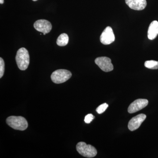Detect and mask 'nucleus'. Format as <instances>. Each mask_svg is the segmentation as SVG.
<instances>
[{
    "label": "nucleus",
    "mask_w": 158,
    "mask_h": 158,
    "mask_svg": "<svg viewBox=\"0 0 158 158\" xmlns=\"http://www.w3.org/2000/svg\"><path fill=\"white\" fill-rule=\"evenodd\" d=\"M108 106H109V105L107 104L106 103L102 104L100 106H99L97 108V112L98 114H102V113H103L106 111V110L107 109Z\"/></svg>",
    "instance_id": "obj_14"
},
{
    "label": "nucleus",
    "mask_w": 158,
    "mask_h": 158,
    "mask_svg": "<svg viewBox=\"0 0 158 158\" xmlns=\"http://www.w3.org/2000/svg\"><path fill=\"white\" fill-rule=\"evenodd\" d=\"M5 72V62L2 58H0V78L4 75Z\"/></svg>",
    "instance_id": "obj_15"
},
{
    "label": "nucleus",
    "mask_w": 158,
    "mask_h": 158,
    "mask_svg": "<svg viewBox=\"0 0 158 158\" xmlns=\"http://www.w3.org/2000/svg\"><path fill=\"white\" fill-rule=\"evenodd\" d=\"M125 2L130 8L137 11L143 10L147 6L146 0H125Z\"/></svg>",
    "instance_id": "obj_10"
},
{
    "label": "nucleus",
    "mask_w": 158,
    "mask_h": 158,
    "mask_svg": "<svg viewBox=\"0 0 158 158\" xmlns=\"http://www.w3.org/2000/svg\"><path fill=\"white\" fill-rule=\"evenodd\" d=\"M69 38L67 34L65 33L61 34L57 40V44L59 46H65L69 42Z\"/></svg>",
    "instance_id": "obj_12"
},
{
    "label": "nucleus",
    "mask_w": 158,
    "mask_h": 158,
    "mask_svg": "<svg viewBox=\"0 0 158 158\" xmlns=\"http://www.w3.org/2000/svg\"><path fill=\"white\" fill-rule=\"evenodd\" d=\"M95 62L102 70L106 72H109L113 69L111 59L108 57H98L95 59Z\"/></svg>",
    "instance_id": "obj_5"
},
{
    "label": "nucleus",
    "mask_w": 158,
    "mask_h": 158,
    "mask_svg": "<svg viewBox=\"0 0 158 158\" xmlns=\"http://www.w3.org/2000/svg\"><path fill=\"white\" fill-rule=\"evenodd\" d=\"M76 148L79 154L87 158H93L97 154L96 148L90 144L84 142H80L77 144Z\"/></svg>",
    "instance_id": "obj_3"
},
{
    "label": "nucleus",
    "mask_w": 158,
    "mask_h": 158,
    "mask_svg": "<svg viewBox=\"0 0 158 158\" xmlns=\"http://www.w3.org/2000/svg\"><path fill=\"white\" fill-rule=\"evenodd\" d=\"M115 37L113 29L108 27L103 31L100 36V41L102 44L108 45L114 42Z\"/></svg>",
    "instance_id": "obj_6"
},
{
    "label": "nucleus",
    "mask_w": 158,
    "mask_h": 158,
    "mask_svg": "<svg viewBox=\"0 0 158 158\" xmlns=\"http://www.w3.org/2000/svg\"><path fill=\"white\" fill-rule=\"evenodd\" d=\"M15 60L18 67L20 70L27 69L30 64V56L27 50L24 48L19 49L15 56Z\"/></svg>",
    "instance_id": "obj_1"
},
{
    "label": "nucleus",
    "mask_w": 158,
    "mask_h": 158,
    "mask_svg": "<svg viewBox=\"0 0 158 158\" xmlns=\"http://www.w3.org/2000/svg\"><path fill=\"white\" fill-rule=\"evenodd\" d=\"M144 66L146 68L150 69H158V62L154 60L147 61L144 63Z\"/></svg>",
    "instance_id": "obj_13"
},
{
    "label": "nucleus",
    "mask_w": 158,
    "mask_h": 158,
    "mask_svg": "<svg viewBox=\"0 0 158 158\" xmlns=\"http://www.w3.org/2000/svg\"><path fill=\"white\" fill-rule=\"evenodd\" d=\"M146 118V116L144 114H140L133 117L129 122L128 125L129 129L131 131L138 129Z\"/></svg>",
    "instance_id": "obj_9"
},
{
    "label": "nucleus",
    "mask_w": 158,
    "mask_h": 158,
    "mask_svg": "<svg viewBox=\"0 0 158 158\" xmlns=\"http://www.w3.org/2000/svg\"><path fill=\"white\" fill-rule=\"evenodd\" d=\"M148 101L145 99H138L133 102L129 106L128 112L133 113L144 109L148 105Z\"/></svg>",
    "instance_id": "obj_8"
},
{
    "label": "nucleus",
    "mask_w": 158,
    "mask_h": 158,
    "mask_svg": "<svg viewBox=\"0 0 158 158\" xmlns=\"http://www.w3.org/2000/svg\"><path fill=\"white\" fill-rule=\"evenodd\" d=\"M6 123L15 130L24 131L28 127L27 121L22 116H9L6 119Z\"/></svg>",
    "instance_id": "obj_2"
},
{
    "label": "nucleus",
    "mask_w": 158,
    "mask_h": 158,
    "mask_svg": "<svg viewBox=\"0 0 158 158\" xmlns=\"http://www.w3.org/2000/svg\"><path fill=\"white\" fill-rule=\"evenodd\" d=\"M71 77L72 73L69 71L61 69L53 72L51 75V77L54 83L59 84L66 82Z\"/></svg>",
    "instance_id": "obj_4"
},
{
    "label": "nucleus",
    "mask_w": 158,
    "mask_h": 158,
    "mask_svg": "<svg viewBox=\"0 0 158 158\" xmlns=\"http://www.w3.org/2000/svg\"><path fill=\"white\" fill-rule=\"evenodd\" d=\"M34 28L43 34H48L51 31L52 26L50 22L45 19H40L35 22Z\"/></svg>",
    "instance_id": "obj_7"
},
{
    "label": "nucleus",
    "mask_w": 158,
    "mask_h": 158,
    "mask_svg": "<svg viewBox=\"0 0 158 158\" xmlns=\"http://www.w3.org/2000/svg\"><path fill=\"white\" fill-rule=\"evenodd\" d=\"M94 118V116L92 114H88L85 117V122L86 123L89 124Z\"/></svg>",
    "instance_id": "obj_16"
},
{
    "label": "nucleus",
    "mask_w": 158,
    "mask_h": 158,
    "mask_svg": "<svg viewBox=\"0 0 158 158\" xmlns=\"http://www.w3.org/2000/svg\"><path fill=\"white\" fill-rule=\"evenodd\" d=\"M32 1H34V2H35V1H37V0H32Z\"/></svg>",
    "instance_id": "obj_18"
},
{
    "label": "nucleus",
    "mask_w": 158,
    "mask_h": 158,
    "mask_svg": "<svg viewBox=\"0 0 158 158\" xmlns=\"http://www.w3.org/2000/svg\"><path fill=\"white\" fill-rule=\"evenodd\" d=\"M158 34V22L153 21L150 24L148 31V39L152 40L155 39Z\"/></svg>",
    "instance_id": "obj_11"
},
{
    "label": "nucleus",
    "mask_w": 158,
    "mask_h": 158,
    "mask_svg": "<svg viewBox=\"0 0 158 158\" xmlns=\"http://www.w3.org/2000/svg\"><path fill=\"white\" fill-rule=\"evenodd\" d=\"M4 3V0H0V4H3Z\"/></svg>",
    "instance_id": "obj_17"
}]
</instances>
